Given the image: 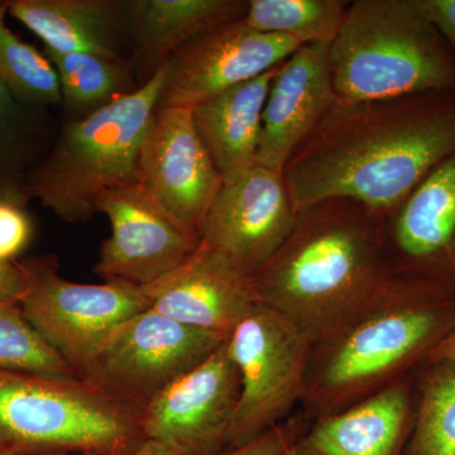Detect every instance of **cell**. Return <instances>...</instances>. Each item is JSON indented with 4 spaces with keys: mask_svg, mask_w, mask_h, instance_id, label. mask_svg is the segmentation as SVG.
Segmentation results:
<instances>
[{
    "mask_svg": "<svg viewBox=\"0 0 455 455\" xmlns=\"http://www.w3.org/2000/svg\"><path fill=\"white\" fill-rule=\"evenodd\" d=\"M27 291V276L20 263L0 259V302L20 304Z\"/></svg>",
    "mask_w": 455,
    "mask_h": 455,
    "instance_id": "4dcf8cb0",
    "label": "cell"
},
{
    "mask_svg": "<svg viewBox=\"0 0 455 455\" xmlns=\"http://www.w3.org/2000/svg\"><path fill=\"white\" fill-rule=\"evenodd\" d=\"M298 214L283 173L254 164L223 185L204 220L200 242L252 277L286 241Z\"/></svg>",
    "mask_w": 455,
    "mask_h": 455,
    "instance_id": "7c38bea8",
    "label": "cell"
},
{
    "mask_svg": "<svg viewBox=\"0 0 455 455\" xmlns=\"http://www.w3.org/2000/svg\"><path fill=\"white\" fill-rule=\"evenodd\" d=\"M293 444H295V443H293ZM293 444L291 445V447L287 449L286 451H284L283 455H299L298 453H296L295 447H293Z\"/></svg>",
    "mask_w": 455,
    "mask_h": 455,
    "instance_id": "836d02e7",
    "label": "cell"
},
{
    "mask_svg": "<svg viewBox=\"0 0 455 455\" xmlns=\"http://www.w3.org/2000/svg\"><path fill=\"white\" fill-rule=\"evenodd\" d=\"M8 13L35 33L44 49L119 56L128 29L125 2L118 0H11Z\"/></svg>",
    "mask_w": 455,
    "mask_h": 455,
    "instance_id": "ffe728a7",
    "label": "cell"
},
{
    "mask_svg": "<svg viewBox=\"0 0 455 455\" xmlns=\"http://www.w3.org/2000/svg\"><path fill=\"white\" fill-rule=\"evenodd\" d=\"M227 339L148 307L114 329L80 379L143 411L171 383L203 363Z\"/></svg>",
    "mask_w": 455,
    "mask_h": 455,
    "instance_id": "ba28073f",
    "label": "cell"
},
{
    "mask_svg": "<svg viewBox=\"0 0 455 455\" xmlns=\"http://www.w3.org/2000/svg\"><path fill=\"white\" fill-rule=\"evenodd\" d=\"M239 390L238 371L226 340L143 410L147 440L170 445L184 455L220 454L226 451Z\"/></svg>",
    "mask_w": 455,
    "mask_h": 455,
    "instance_id": "5bb4252c",
    "label": "cell"
},
{
    "mask_svg": "<svg viewBox=\"0 0 455 455\" xmlns=\"http://www.w3.org/2000/svg\"><path fill=\"white\" fill-rule=\"evenodd\" d=\"M227 347L241 390L226 451L283 424L292 407L301 403L313 352L310 341L295 325L262 304L233 329Z\"/></svg>",
    "mask_w": 455,
    "mask_h": 455,
    "instance_id": "52a82bcc",
    "label": "cell"
},
{
    "mask_svg": "<svg viewBox=\"0 0 455 455\" xmlns=\"http://www.w3.org/2000/svg\"><path fill=\"white\" fill-rule=\"evenodd\" d=\"M391 277L382 215L328 199L299 212L286 241L251 278L259 304L286 317L314 349L361 316Z\"/></svg>",
    "mask_w": 455,
    "mask_h": 455,
    "instance_id": "7a4b0ae2",
    "label": "cell"
},
{
    "mask_svg": "<svg viewBox=\"0 0 455 455\" xmlns=\"http://www.w3.org/2000/svg\"><path fill=\"white\" fill-rule=\"evenodd\" d=\"M302 44L286 36L253 31L243 18L188 42L167 65L158 108L193 109L286 61Z\"/></svg>",
    "mask_w": 455,
    "mask_h": 455,
    "instance_id": "8fae6325",
    "label": "cell"
},
{
    "mask_svg": "<svg viewBox=\"0 0 455 455\" xmlns=\"http://www.w3.org/2000/svg\"><path fill=\"white\" fill-rule=\"evenodd\" d=\"M20 104L0 84V191L22 188V182L14 176L26 142Z\"/></svg>",
    "mask_w": 455,
    "mask_h": 455,
    "instance_id": "4316f807",
    "label": "cell"
},
{
    "mask_svg": "<svg viewBox=\"0 0 455 455\" xmlns=\"http://www.w3.org/2000/svg\"><path fill=\"white\" fill-rule=\"evenodd\" d=\"M97 212L106 215L112 230L94 267L104 281L152 286L181 267L202 243L140 182L108 191Z\"/></svg>",
    "mask_w": 455,
    "mask_h": 455,
    "instance_id": "30bf717a",
    "label": "cell"
},
{
    "mask_svg": "<svg viewBox=\"0 0 455 455\" xmlns=\"http://www.w3.org/2000/svg\"><path fill=\"white\" fill-rule=\"evenodd\" d=\"M335 92L348 103L455 92V56L416 0L349 3L331 44Z\"/></svg>",
    "mask_w": 455,
    "mask_h": 455,
    "instance_id": "5b68a950",
    "label": "cell"
},
{
    "mask_svg": "<svg viewBox=\"0 0 455 455\" xmlns=\"http://www.w3.org/2000/svg\"><path fill=\"white\" fill-rule=\"evenodd\" d=\"M44 53L55 68L62 101L80 118L134 90L128 88L130 68L121 57L62 53L49 49H44Z\"/></svg>",
    "mask_w": 455,
    "mask_h": 455,
    "instance_id": "7402d4cb",
    "label": "cell"
},
{
    "mask_svg": "<svg viewBox=\"0 0 455 455\" xmlns=\"http://www.w3.org/2000/svg\"><path fill=\"white\" fill-rule=\"evenodd\" d=\"M147 442L142 411L92 383L0 368V453L132 455Z\"/></svg>",
    "mask_w": 455,
    "mask_h": 455,
    "instance_id": "8992f818",
    "label": "cell"
},
{
    "mask_svg": "<svg viewBox=\"0 0 455 455\" xmlns=\"http://www.w3.org/2000/svg\"><path fill=\"white\" fill-rule=\"evenodd\" d=\"M416 4L455 56V0H416Z\"/></svg>",
    "mask_w": 455,
    "mask_h": 455,
    "instance_id": "f546056e",
    "label": "cell"
},
{
    "mask_svg": "<svg viewBox=\"0 0 455 455\" xmlns=\"http://www.w3.org/2000/svg\"><path fill=\"white\" fill-rule=\"evenodd\" d=\"M161 65L145 84L68 123L51 154L27 173L22 191L68 223L92 220L108 191L140 182V155L166 83Z\"/></svg>",
    "mask_w": 455,
    "mask_h": 455,
    "instance_id": "277c9868",
    "label": "cell"
},
{
    "mask_svg": "<svg viewBox=\"0 0 455 455\" xmlns=\"http://www.w3.org/2000/svg\"><path fill=\"white\" fill-rule=\"evenodd\" d=\"M304 427L300 423L280 424L241 447L227 449L218 455H283Z\"/></svg>",
    "mask_w": 455,
    "mask_h": 455,
    "instance_id": "f1b7e54d",
    "label": "cell"
},
{
    "mask_svg": "<svg viewBox=\"0 0 455 455\" xmlns=\"http://www.w3.org/2000/svg\"><path fill=\"white\" fill-rule=\"evenodd\" d=\"M337 100L331 44H304L280 65L272 80L256 164L283 172Z\"/></svg>",
    "mask_w": 455,
    "mask_h": 455,
    "instance_id": "2e32d148",
    "label": "cell"
},
{
    "mask_svg": "<svg viewBox=\"0 0 455 455\" xmlns=\"http://www.w3.org/2000/svg\"><path fill=\"white\" fill-rule=\"evenodd\" d=\"M247 4L244 0H131L125 9L140 57L158 68L188 42L243 18Z\"/></svg>",
    "mask_w": 455,
    "mask_h": 455,
    "instance_id": "44dd1931",
    "label": "cell"
},
{
    "mask_svg": "<svg viewBox=\"0 0 455 455\" xmlns=\"http://www.w3.org/2000/svg\"><path fill=\"white\" fill-rule=\"evenodd\" d=\"M147 291L151 309L227 338L259 304L252 278L204 243L181 267Z\"/></svg>",
    "mask_w": 455,
    "mask_h": 455,
    "instance_id": "e0dca14e",
    "label": "cell"
},
{
    "mask_svg": "<svg viewBox=\"0 0 455 455\" xmlns=\"http://www.w3.org/2000/svg\"><path fill=\"white\" fill-rule=\"evenodd\" d=\"M416 391L414 425L403 455H455V363L418 368Z\"/></svg>",
    "mask_w": 455,
    "mask_h": 455,
    "instance_id": "603a6c76",
    "label": "cell"
},
{
    "mask_svg": "<svg viewBox=\"0 0 455 455\" xmlns=\"http://www.w3.org/2000/svg\"><path fill=\"white\" fill-rule=\"evenodd\" d=\"M416 371L340 411L311 421L293 444L296 453L403 455L414 425Z\"/></svg>",
    "mask_w": 455,
    "mask_h": 455,
    "instance_id": "ac0fdd59",
    "label": "cell"
},
{
    "mask_svg": "<svg viewBox=\"0 0 455 455\" xmlns=\"http://www.w3.org/2000/svg\"><path fill=\"white\" fill-rule=\"evenodd\" d=\"M27 291L20 301L33 328L82 377L97 350L122 323L148 309L147 287L66 280L49 259L20 263Z\"/></svg>",
    "mask_w": 455,
    "mask_h": 455,
    "instance_id": "9c48e42d",
    "label": "cell"
},
{
    "mask_svg": "<svg viewBox=\"0 0 455 455\" xmlns=\"http://www.w3.org/2000/svg\"><path fill=\"white\" fill-rule=\"evenodd\" d=\"M7 13V2H0V84L20 104L61 103L55 68L44 53L12 32L5 22Z\"/></svg>",
    "mask_w": 455,
    "mask_h": 455,
    "instance_id": "d4e9b609",
    "label": "cell"
},
{
    "mask_svg": "<svg viewBox=\"0 0 455 455\" xmlns=\"http://www.w3.org/2000/svg\"><path fill=\"white\" fill-rule=\"evenodd\" d=\"M454 329V293L392 276L361 316L311 352L305 418L334 414L414 373Z\"/></svg>",
    "mask_w": 455,
    "mask_h": 455,
    "instance_id": "3957f363",
    "label": "cell"
},
{
    "mask_svg": "<svg viewBox=\"0 0 455 455\" xmlns=\"http://www.w3.org/2000/svg\"><path fill=\"white\" fill-rule=\"evenodd\" d=\"M455 152V92L339 100L283 171L296 211L350 199L383 218Z\"/></svg>",
    "mask_w": 455,
    "mask_h": 455,
    "instance_id": "6da1fadb",
    "label": "cell"
},
{
    "mask_svg": "<svg viewBox=\"0 0 455 455\" xmlns=\"http://www.w3.org/2000/svg\"><path fill=\"white\" fill-rule=\"evenodd\" d=\"M434 362H451V363H455V329L430 353L425 363H434Z\"/></svg>",
    "mask_w": 455,
    "mask_h": 455,
    "instance_id": "1f68e13d",
    "label": "cell"
},
{
    "mask_svg": "<svg viewBox=\"0 0 455 455\" xmlns=\"http://www.w3.org/2000/svg\"><path fill=\"white\" fill-rule=\"evenodd\" d=\"M0 455H17L0 453ZM41 455H88V454H74V453H55V454H41ZM132 455H184L178 449L170 447V445L163 444L157 442H147L137 453Z\"/></svg>",
    "mask_w": 455,
    "mask_h": 455,
    "instance_id": "d6a6232c",
    "label": "cell"
},
{
    "mask_svg": "<svg viewBox=\"0 0 455 455\" xmlns=\"http://www.w3.org/2000/svg\"><path fill=\"white\" fill-rule=\"evenodd\" d=\"M140 184L173 220L199 235L224 182L197 134L193 110H156L140 148Z\"/></svg>",
    "mask_w": 455,
    "mask_h": 455,
    "instance_id": "4fadbf2b",
    "label": "cell"
},
{
    "mask_svg": "<svg viewBox=\"0 0 455 455\" xmlns=\"http://www.w3.org/2000/svg\"><path fill=\"white\" fill-rule=\"evenodd\" d=\"M0 368L77 377L73 367L33 328L20 305L11 302H0Z\"/></svg>",
    "mask_w": 455,
    "mask_h": 455,
    "instance_id": "484cf974",
    "label": "cell"
},
{
    "mask_svg": "<svg viewBox=\"0 0 455 455\" xmlns=\"http://www.w3.org/2000/svg\"><path fill=\"white\" fill-rule=\"evenodd\" d=\"M348 4L343 0H250L243 22L253 31L286 36L302 46L331 44Z\"/></svg>",
    "mask_w": 455,
    "mask_h": 455,
    "instance_id": "cb8c5ba5",
    "label": "cell"
},
{
    "mask_svg": "<svg viewBox=\"0 0 455 455\" xmlns=\"http://www.w3.org/2000/svg\"><path fill=\"white\" fill-rule=\"evenodd\" d=\"M383 242L392 276L455 295V152L383 218Z\"/></svg>",
    "mask_w": 455,
    "mask_h": 455,
    "instance_id": "9a60e30c",
    "label": "cell"
},
{
    "mask_svg": "<svg viewBox=\"0 0 455 455\" xmlns=\"http://www.w3.org/2000/svg\"><path fill=\"white\" fill-rule=\"evenodd\" d=\"M22 188L0 191V259L13 262L32 238V221L27 214Z\"/></svg>",
    "mask_w": 455,
    "mask_h": 455,
    "instance_id": "83f0119b",
    "label": "cell"
},
{
    "mask_svg": "<svg viewBox=\"0 0 455 455\" xmlns=\"http://www.w3.org/2000/svg\"><path fill=\"white\" fill-rule=\"evenodd\" d=\"M278 68L191 109L197 134L224 184L256 164L263 109Z\"/></svg>",
    "mask_w": 455,
    "mask_h": 455,
    "instance_id": "d6986e66",
    "label": "cell"
}]
</instances>
